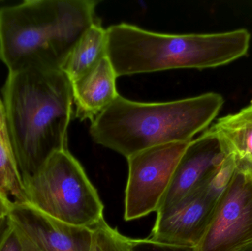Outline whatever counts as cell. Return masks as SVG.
Listing matches in <instances>:
<instances>
[{
    "mask_svg": "<svg viewBox=\"0 0 252 251\" xmlns=\"http://www.w3.org/2000/svg\"><path fill=\"white\" fill-rule=\"evenodd\" d=\"M1 94L25 180L52 155L68 149V129L74 113L72 84L61 69H25L8 73Z\"/></svg>",
    "mask_w": 252,
    "mask_h": 251,
    "instance_id": "cell-1",
    "label": "cell"
},
{
    "mask_svg": "<svg viewBox=\"0 0 252 251\" xmlns=\"http://www.w3.org/2000/svg\"><path fill=\"white\" fill-rule=\"evenodd\" d=\"M96 0H26L0 7V61L8 73L62 70L96 22Z\"/></svg>",
    "mask_w": 252,
    "mask_h": 251,
    "instance_id": "cell-2",
    "label": "cell"
},
{
    "mask_svg": "<svg viewBox=\"0 0 252 251\" xmlns=\"http://www.w3.org/2000/svg\"><path fill=\"white\" fill-rule=\"evenodd\" d=\"M223 104V97L215 92L164 103H140L119 94L92 121L90 136L127 159L151 147L192 141L208 128Z\"/></svg>",
    "mask_w": 252,
    "mask_h": 251,
    "instance_id": "cell-3",
    "label": "cell"
},
{
    "mask_svg": "<svg viewBox=\"0 0 252 251\" xmlns=\"http://www.w3.org/2000/svg\"><path fill=\"white\" fill-rule=\"evenodd\" d=\"M107 57L117 77L229 64L248 53L246 29L219 33L164 34L129 24L106 29Z\"/></svg>",
    "mask_w": 252,
    "mask_h": 251,
    "instance_id": "cell-4",
    "label": "cell"
},
{
    "mask_svg": "<svg viewBox=\"0 0 252 251\" xmlns=\"http://www.w3.org/2000/svg\"><path fill=\"white\" fill-rule=\"evenodd\" d=\"M23 183L25 203L58 221L93 228L104 218L97 190L68 149L52 155Z\"/></svg>",
    "mask_w": 252,
    "mask_h": 251,
    "instance_id": "cell-5",
    "label": "cell"
},
{
    "mask_svg": "<svg viewBox=\"0 0 252 251\" xmlns=\"http://www.w3.org/2000/svg\"><path fill=\"white\" fill-rule=\"evenodd\" d=\"M189 142L157 146L127 158L125 221H134L157 212L176 165Z\"/></svg>",
    "mask_w": 252,
    "mask_h": 251,
    "instance_id": "cell-6",
    "label": "cell"
},
{
    "mask_svg": "<svg viewBox=\"0 0 252 251\" xmlns=\"http://www.w3.org/2000/svg\"><path fill=\"white\" fill-rule=\"evenodd\" d=\"M238 165V164H237ZM252 246V169L238 165L219 200L198 251H241Z\"/></svg>",
    "mask_w": 252,
    "mask_h": 251,
    "instance_id": "cell-7",
    "label": "cell"
},
{
    "mask_svg": "<svg viewBox=\"0 0 252 251\" xmlns=\"http://www.w3.org/2000/svg\"><path fill=\"white\" fill-rule=\"evenodd\" d=\"M228 155L223 143L209 128L192 139L176 165L157 214L165 212L208 184Z\"/></svg>",
    "mask_w": 252,
    "mask_h": 251,
    "instance_id": "cell-8",
    "label": "cell"
},
{
    "mask_svg": "<svg viewBox=\"0 0 252 251\" xmlns=\"http://www.w3.org/2000/svg\"><path fill=\"white\" fill-rule=\"evenodd\" d=\"M208 184L165 212L157 214L148 238L160 243L198 246L207 232L220 200L210 191Z\"/></svg>",
    "mask_w": 252,
    "mask_h": 251,
    "instance_id": "cell-9",
    "label": "cell"
},
{
    "mask_svg": "<svg viewBox=\"0 0 252 251\" xmlns=\"http://www.w3.org/2000/svg\"><path fill=\"white\" fill-rule=\"evenodd\" d=\"M9 217L42 251H90L93 228L58 221L28 203H13Z\"/></svg>",
    "mask_w": 252,
    "mask_h": 251,
    "instance_id": "cell-10",
    "label": "cell"
},
{
    "mask_svg": "<svg viewBox=\"0 0 252 251\" xmlns=\"http://www.w3.org/2000/svg\"><path fill=\"white\" fill-rule=\"evenodd\" d=\"M116 73L107 56L93 69L72 84L75 116L80 120L94 118L104 111L119 94Z\"/></svg>",
    "mask_w": 252,
    "mask_h": 251,
    "instance_id": "cell-11",
    "label": "cell"
},
{
    "mask_svg": "<svg viewBox=\"0 0 252 251\" xmlns=\"http://www.w3.org/2000/svg\"><path fill=\"white\" fill-rule=\"evenodd\" d=\"M209 129L235 156L238 165L252 169V101L237 113L218 119Z\"/></svg>",
    "mask_w": 252,
    "mask_h": 251,
    "instance_id": "cell-12",
    "label": "cell"
},
{
    "mask_svg": "<svg viewBox=\"0 0 252 251\" xmlns=\"http://www.w3.org/2000/svg\"><path fill=\"white\" fill-rule=\"evenodd\" d=\"M106 29L100 21L93 24L81 37L66 58L62 70L70 82L79 79L107 56Z\"/></svg>",
    "mask_w": 252,
    "mask_h": 251,
    "instance_id": "cell-13",
    "label": "cell"
},
{
    "mask_svg": "<svg viewBox=\"0 0 252 251\" xmlns=\"http://www.w3.org/2000/svg\"><path fill=\"white\" fill-rule=\"evenodd\" d=\"M0 192L13 203H25V187L0 96Z\"/></svg>",
    "mask_w": 252,
    "mask_h": 251,
    "instance_id": "cell-14",
    "label": "cell"
},
{
    "mask_svg": "<svg viewBox=\"0 0 252 251\" xmlns=\"http://www.w3.org/2000/svg\"><path fill=\"white\" fill-rule=\"evenodd\" d=\"M90 251H130V238L112 228L103 218L93 228Z\"/></svg>",
    "mask_w": 252,
    "mask_h": 251,
    "instance_id": "cell-15",
    "label": "cell"
},
{
    "mask_svg": "<svg viewBox=\"0 0 252 251\" xmlns=\"http://www.w3.org/2000/svg\"><path fill=\"white\" fill-rule=\"evenodd\" d=\"M130 251H198V246L170 244L150 238L130 239Z\"/></svg>",
    "mask_w": 252,
    "mask_h": 251,
    "instance_id": "cell-16",
    "label": "cell"
},
{
    "mask_svg": "<svg viewBox=\"0 0 252 251\" xmlns=\"http://www.w3.org/2000/svg\"><path fill=\"white\" fill-rule=\"evenodd\" d=\"M0 251H22L21 243L16 230L9 218V226L0 243Z\"/></svg>",
    "mask_w": 252,
    "mask_h": 251,
    "instance_id": "cell-17",
    "label": "cell"
},
{
    "mask_svg": "<svg viewBox=\"0 0 252 251\" xmlns=\"http://www.w3.org/2000/svg\"><path fill=\"white\" fill-rule=\"evenodd\" d=\"M10 216V215H9ZM10 218V217H9ZM11 221L15 230H16V234L19 237V241L21 243V248H22V251H42L39 247L37 246L36 243L25 232L23 229L17 224L15 223L13 221Z\"/></svg>",
    "mask_w": 252,
    "mask_h": 251,
    "instance_id": "cell-18",
    "label": "cell"
},
{
    "mask_svg": "<svg viewBox=\"0 0 252 251\" xmlns=\"http://www.w3.org/2000/svg\"><path fill=\"white\" fill-rule=\"evenodd\" d=\"M13 208V202L0 192V228L7 222Z\"/></svg>",
    "mask_w": 252,
    "mask_h": 251,
    "instance_id": "cell-19",
    "label": "cell"
},
{
    "mask_svg": "<svg viewBox=\"0 0 252 251\" xmlns=\"http://www.w3.org/2000/svg\"><path fill=\"white\" fill-rule=\"evenodd\" d=\"M9 226V218L7 220V222L4 224L2 227L0 228V243L2 241L3 238H4V234H5L6 231H7V228Z\"/></svg>",
    "mask_w": 252,
    "mask_h": 251,
    "instance_id": "cell-20",
    "label": "cell"
},
{
    "mask_svg": "<svg viewBox=\"0 0 252 251\" xmlns=\"http://www.w3.org/2000/svg\"><path fill=\"white\" fill-rule=\"evenodd\" d=\"M241 251H252V246H250V247L247 248V249H244V250Z\"/></svg>",
    "mask_w": 252,
    "mask_h": 251,
    "instance_id": "cell-21",
    "label": "cell"
}]
</instances>
